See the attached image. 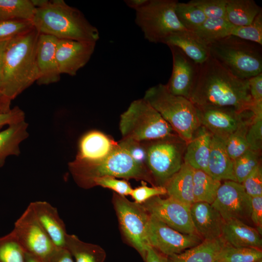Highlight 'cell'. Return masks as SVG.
I'll use <instances>...</instances> for the list:
<instances>
[{"instance_id":"44","label":"cell","mask_w":262,"mask_h":262,"mask_svg":"<svg viewBox=\"0 0 262 262\" xmlns=\"http://www.w3.org/2000/svg\"><path fill=\"white\" fill-rule=\"evenodd\" d=\"M166 194V190L164 186H153L148 187L144 182L141 186L132 189L130 196L137 204H142L150 198Z\"/></svg>"},{"instance_id":"12","label":"cell","mask_w":262,"mask_h":262,"mask_svg":"<svg viewBox=\"0 0 262 262\" xmlns=\"http://www.w3.org/2000/svg\"><path fill=\"white\" fill-rule=\"evenodd\" d=\"M149 215L147 229L148 244L166 257L180 254L203 241L197 234L181 233Z\"/></svg>"},{"instance_id":"8","label":"cell","mask_w":262,"mask_h":262,"mask_svg":"<svg viewBox=\"0 0 262 262\" xmlns=\"http://www.w3.org/2000/svg\"><path fill=\"white\" fill-rule=\"evenodd\" d=\"M178 1L176 0H148L143 6L135 11V22L148 41L163 43L171 34L186 30L180 23L176 14L175 7Z\"/></svg>"},{"instance_id":"14","label":"cell","mask_w":262,"mask_h":262,"mask_svg":"<svg viewBox=\"0 0 262 262\" xmlns=\"http://www.w3.org/2000/svg\"><path fill=\"white\" fill-rule=\"evenodd\" d=\"M224 221L250 220L251 197L242 184L232 180H225L219 187L215 199L211 204Z\"/></svg>"},{"instance_id":"2","label":"cell","mask_w":262,"mask_h":262,"mask_svg":"<svg viewBox=\"0 0 262 262\" xmlns=\"http://www.w3.org/2000/svg\"><path fill=\"white\" fill-rule=\"evenodd\" d=\"M39 35L34 28L8 41L0 77V113L9 112L12 100L37 81Z\"/></svg>"},{"instance_id":"52","label":"cell","mask_w":262,"mask_h":262,"mask_svg":"<svg viewBox=\"0 0 262 262\" xmlns=\"http://www.w3.org/2000/svg\"><path fill=\"white\" fill-rule=\"evenodd\" d=\"M9 40L0 41V77L3 65V57Z\"/></svg>"},{"instance_id":"54","label":"cell","mask_w":262,"mask_h":262,"mask_svg":"<svg viewBox=\"0 0 262 262\" xmlns=\"http://www.w3.org/2000/svg\"><path fill=\"white\" fill-rule=\"evenodd\" d=\"M262 262V261H260V262Z\"/></svg>"},{"instance_id":"38","label":"cell","mask_w":262,"mask_h":262,"mask_svg":"<svg viewBox=\"0 0 262 262\" xmlns=\"http://www.w3.org/2000/svg\"><path fill=\"white\" fill-rule=\"evenodd\" d=\"M261 154L249 149L233 161L234 174L237 182L242 183L261 164Z\"/></svg>"},{"instance_id":"39","label":"cell","mask_w":262,"mask_h":262,"mask_svg":"<svg viewBox=\"0 0 262 262\" xmlns=\"http://www.w3.org/2000/svg\"><path fill=\"white\" fill-rule=\"evenodd\" d=\"M231 35L262 45V11L248 25L234 26Z\"/></svg>"},{"instance_id":"45","label":"cell","mask_w":262,"mask_h":262,"mask_svg":"<svg viewBox=\"0 0 262 262\" xmlns=\"http://www.w3.org/2000/svg\"><path fill=\"white\" fill-rule=\"evenodd\" d=\"M248 81L253 104L252 113L255 115H262V73Z\"/></svg>"},{"instance_id":"26","label":"cell","mask_w":262,"mask_h":262,"mask_svg":"<svg viewBox=\"0 0 262 262\" xmlns=\"http://www.w3.org/2000/svg\"><path fill=\"white\" fill-rule=\"evenodd\" d=\"M227 243L222 237L203 240L199 244L183 252L167 257L168 262H217Z\"/></svg>"},{"instance_id":"33","label":"cell","mask_w":262,"mask_h":262,"mask_svg":"<svg viewBox=\"0 0 262 262\" xmlns=\"http://www.w3.org/2000/svg\"><path fill=\"white\" fill-rule=\"evenodd\" d=\"M35 9L32 0H0V21H32Z\"/></svg>"},{"instance_id":"34","label":"cell","mask_w":262,"mask_h":262,"mask_svg":"<svg viewBox=\"0 0 262 262\" xmlns=\"http://www.w3.org/2000/svg\"><path fill=\"white\" fill-rule=\"evenodd\" d=\"M175 12L180 23L190 31L197 29L207 19L203 12L189 1L187 3L178 1Z\"/></svg>"},{"instance_id":"21","label":"cell","mask_w":262,"mask_h":262,"mask_svg":"<svg viewBox=\"0 0 262 262\" xmlns=\"http://www.w3.org/2000/svg\"><path fill=\"white\" fill-rule=\"evenodd\" d=\"M118 142L98 131H91L80 139L76 159L98 162L108 156L117 147Z\"/></svg>"},{"instance_id":"1","label":"cell","mask_w":262,"mask_h":262,"mask_svg":"<svg viewBox=\"0 0 262 262\" xmlns=\"http://www.w3.org/2000/svg\"><path fill=\"white\" fill-rule=\"evenodd\" d=\"M189 99L196 106L229 107L252 112L248 80L236 77L211 57L198 65Z\"/></svg>"},{"instance_id":"24","label":"cell","mask_w":262,"mask_h":262,"mask_svg":"<svg viewBox=\"0 0 262 262\" xmlns=\"http://www.w3.org/2000/svg\"><path fill=\"white\" fill-rule=\"evenodd\" d=\"M163 43L178 48L198 65L203 63L210 57L209 46L190 31L185 30L174 33L167 37Z\"/></svg>"},{"instance_id":"3","label":"cell","mask_w":262,"mask_h":262,"mask_svg":"<svg viewBox=\"0 0 262 262\" xmlns=\"http://www.w3.org/2000/svg\"><path fill=\"white\" fill-rule=\"evenodd\" d=\"M35 11L32 22L41 34L58 39L97 43L98 29L92 25L81 11L63 0H32Z\"/></svg>"},{"instance_id":"46","label":"cell","mask_w":262,"mask_h":262,"mask_svg":"<svg viewBox=\"0 0 262 262\" xmlns=\"http://www.w3.org/2000/svg\"><path fill=\"white\" fill-rule=\"evenodd\" d=\"M250 197L262 196V167L261 164L241 183Z\"/></svg>"},{"instance_id":"28","label":"cell","mask_w":262,"mask_h":262,"mask_svg":"<svg viewBox=\"0 0 262 262\" xmlns=\"http://www.w3.org/2000/svg\"><path fill=\"white\" fill-rule=\"evenodd\" d=\"M28 124L25 120L8 126L0 131V167L5 164L9 156H18L19 145L29 136Z\"/></svg>"},{"instance_id":"16","label":"cell","mask_w":262,"mask_h":262,"mask_svg":"<svg viewBox=\"0 0 262 262\" xmlns=\"http://www.w3.org/2000/svg\"><path fill=\"white\" fill-rule=\"evenodd\" d=\"M96 45L94 42L58 39L56 58L61 74L76 75L90 59Z\"/></svg>"},{"instance_id":"43","label":"cell","mask_w":262,"mask_h":262,"mask_svg":"<svg viewBox=\"0 0 262 262\" xmlns=\"http://www.w3.org/2000/svg\"><path fill=\"white\" fill-rule=\"evenodd\" d=\"M97 185L110 189L116 194L125 196L130 195L132 190L127 181L112 177H103L94 179L92 182V187Z\"/></svg>"},{"instance_id":"32","label":"cell","mask_w":262,"mask_h":262,"mask_svg":"<svg viewBox=\"0 0 262 262\" xmlns=\"http://www.w3.org/2000/svg\"><path fill=\"white\" fill-rule=\"evenodd\" d=\"M193 180L195 202H204L212 204L215 199L221 181L197 169L193 170Z\"/></svg>"},{"instance_id":"29","label":"cell","mask_w":262,"mask_h":262,"mask_svg":"<svg viewBox=\"0 0 262 262\" xmlns=\"http://www.w3.org/2000/svg\"><path fill=\"white\" fill-rule=\"evenodd\" d=\"M262 8L253 0H227L226 19L234 26L251 23Z\"/></svg>"},{"instance_id":"51","label":"cell","mask_w":262,"mask_h":262,"mask_svg":"<svg viewBox=\"0 0 262 262\" xmlns=\"http://www.w3.org/2000/svg\"><path fill=\"white\" fill-rule=\"evenodd\" d=\"M148 0H125V3L129 7L135 11L143 6Z\"/></svg>"},{"instance_id":"53","label":"cell","mask_w":262,"mask_h":262,"mask_svg":"<svg viewBox=\"0 0 262 262\" xmlns=\"http://www.w3.org/2000/svg\"><path fill=\"white\" fill-rule=\"evenodd\" d=\"M26 262H40L33 256L26 252Z\"/></svg>"},{"instance_id":"42","label":"cell","mask_w":262,"mask_h":262,"mask_svg":"<svg viewBox=\"0 0 262 262\" xmlns=\"http://www.w3.org/2000/svg\"><path fill=\"white\" fill-rule=\"evenodd\" d=\"M246 139L249 149L261 153L262 149V115H254L248 125Z\"/></svg>"},{"instance_id":"30","label":"cell","mask_w":262,"mask_h":262,"mask_svg":"<svg viewBox=\"0 0 262 262\" xmlns=\"http://www.w3.org/2000/svg\"><path fill=\"white\" fill-rule=\"evenodd\" d=\"M76 262H104L106 253L100 246L84 242L74 234H67L66 246Z\"/></svg>"},{"instance_id":"11","label":"cell","mask_w":262,"mask_h":262,"mask_svg":"<svg viewBox=\"0 0 262 262\" xmlns=\"http://www.w3.org/2000/svg\"><path fill=\"white\" fill-rule=\"evenodd\" d=\"M27 253L42 262L56 247L28 206L12 230Z\"/></svg>"},{"instance_id":"18","label":"cell","mask_w":262,"mask_h":262,"mask_svg":"<svg viewBox=\"0 0 262 262\" xmlns=\"http://www.w3.org/2000/svg\"><path fill=\"white\" fill-rule=\"evenodd\" d=\"M58 39L53 36L39 33L36 51V63L38 73L36 83L48 85L60 80L56 58Z\"/></svg>"},{"instance_id":"5","label":"cell","mask_w":262,"mask_h":262,"mask_svg":"<svg viewBox=\"0 0 262 262\" xmlns=\"http://www.w3.org/2000/svg\"><path fill=\"white\" fill-rule=\"evenodd\" d=\"M143 98L170 125L186 144L201 126L196 106L188 98L171 94L165 84L150 87Z\"/></svg>"},{"instance_id":"25","label":"cell","mask_w":262,"mask_h":262,"mask_svg":"<svg viewBox=\"0 0 262 262\" xmlns=\"http://www.w3.org/2000/svg\"><path fill=\"white\" fill-rule=\"evenodd\" d=\"M233 166L234 161L227 154L223 140L213 135L208 160L209 175L220 181H236Z\"/></svg>"},{"instance_id":"22","label":"cell","mask_w":262,"mask_h":262,"mask_svg":"<svg viewBox=\"0 0 262 262\" xmlns=\"http://www.w3.org/2000/svg\"><path fill=\"white\" fill-rule=\"evenodd\" d=\"M262 235L255 228L238 219L224 221L221 237L229 245L237 247L262 249Z\"/></svg>"},{"instance_id":"9","label":"cell","mask_w":262,"mask_h":262,"mask_svg":"<svg viewBox=\"0 0 262 262\" xmlns=\"http://www.w3.org/2000/svg\"><path fill=\"white\" fill-rule=\"evenodd\" d=\"M177 135L143 142L146 150V166L158 186L165 184L183 163V143Z\"/></svg>"},{"instance_id":"23","label":"cell","mask_w":262,"mask_h":262,"mask_svg":"<svg viewBox=\"0 0 262 262\" xmlns=\"http://www.w3.org/2000/svg\"><path fill=\"white\" fill-rule=\"evenodd\" d=\"M212 136L210 131L200 126L192 139L186 144L183 162L194 169L209 174L208 165Z\"/></svg>"},{"instance_id":"19","label":"cell","mask_w":262,"mask_h":262,"mask_svg":"<svg viewBox=\"0 0 262 262\" xmlns=\"http://www.w3.org/2000/svg\"><path fill=\"white\" fill-rule=\"evenodd\" d=\"M190 211L195 230L203 240H214L221 237L224 220L211 204L196 202L191 205Z\"/></svg>"},{"instance_id":"35","label":"cell","mask_w":262,"mask_h":262,"mask_svg":"<svg viewBox=\"0 0 262 262\" xmlns=\"http://www.w3.org/2000/svg\"><path fill=\"white\" fill-rule=\"evenodd\" d=\"M262 260V249L234 247L227 244L223 249L217 262H259Z\"/></svg>"},{"instance_id":"17","label":"cell","mask_w":262,"mask_h":262,"mask_svg":"<svg viewBox=\"0 0 262 262\" xmlns=\"http://www.w3.org/2000/svg\"><path fill=\"white\" fill-rule=\"evenodd\" d=\"M168 47L172 55L173 68L171 77L165 85L171 94L189 99L199 65L178 48Z\"/></svg>"},{"instance_id":"50","label":"cell","mask_w":262,"mask_h":262,"mask_svg":"<svg viewBox=\"0 0 262 262\" xmlns=\"http://www.w3.org/2000/svg\"><path fill=\"white\" fill-rule=\"evenodd\" d=\"M145 261L146 262H168L166 256L148 245L147 247Z\"/></svg>"},{"instance_id":"20","label":"cell","mask_w":262,"mask_h":262,"mask_svg":"<svg viewBox=\"0 0 262 262\" xmlns=\"http://www.w3.org/2000/svg\"><path fill=\"white\" fill-rule=\"evenodd\" d=\"M28 206L55 246L65 247L67 233L57 209L45 201H33Z\"/></svg>"},{"instance_id":"31","label":"cell","mask_w":262,"mask_h":262,"mask_svg":"<svg viewBox=\"0 0 262 262\" xmlns=\"http://www.w3.org/2000/svg\"><path fill=\"white\" fill-rule=\"evenodd\" d=\"M234 26L226 19L212 18L207 19L193 32L207 45L231 35Z\"/></svg>"},{"instance_id":"36","label":"cell","mask_w":262,"mask_h":262,"mask_svg":"<svg viewBox=\"0 0 262 262\" xmlns=\"http://www.w3.org/2000/svg\"><path fill=\"white\" fill-rule=\"evenodd\" d=\"M253 117L240 126L226 139L223 140L226 151L233 161L249 149L246 139V133Z\"/></svg>"},{"instance_id":"13","label":"cell","mask_w":262,"mask_h":262,"mask_svg":"<svg viewBox=\"0 0 262 262\" xmlns=\"http://www.w3.org/2000/svg\"><path fill=\"white\" fill-rule=\"evenodd\" d=\"M196 108L201 126L222 140L254 116L251 111L241 112L232 107L206 106Z\"/></svg>"},{"instance_id":"7","label":"cell","mask_w":262,"mask_h":262,"mask_svg":"<svg viewBox=\"0 0 262 262\" xmlns=\"http://www.w3.org/2000/svg\"><path fill=\"white\" fill-rule=\"evenodd\" d=\"M122 139L143 142L176 135L170 125L143 98L131 102L120 115Z\"/></svg>"},{"instance_id":"4","label":"cell","mask_w":262,"mask_h":262,"mask_svg":"<svg viewBox=\"0 0 262 262\" xmlns=\"http://www.w3.org/2000/svg\"><path fill=\"white\" fill-rule=\"evenodd\" d=\"M68 168L76 182L84 188L92 187L94 179L103 177L142 180L152 184L154 181L147 166L136 161L119 142L105 159L88 162L75 158L68 164Z\"/></svg>"},{"instance_id":"10","label":"cell","mask_w":262,"mask_h":262,"mask_svg":"<svg viewBox=\"0 0 262 262\" xmlns=\"http://www.w3.org/2000/svg\"><path fill=\"white\" fill-rule=\"evenodd\" d=\"M113 202L121 229L131 245L145 261L147 247V229L150 215L142 204L115 194Z\"/></svg>"},{"instance_id":"37","label":"cell","mask_w":262,"mask_h":262,"mask_svg":"<svg viewBox=\"0 0 262 262\" xmlns=\"http://www.w3.org/2000/svg\"><path fill=\"white\" fill-rule=\"evenodd\" d=\"M0 262H26V252L12 231L0 237Z\"/></svg>"},{"instance_id":"27","label":"cell","mask_w":262,"mask_h":262,"mask_svg":"<svg viewBox=\"0 0 262 262\" xmlns=\"http://www.w3.org/2000/svg\"><path fill=\"white\" fill-rule=\"evenodd\" d=\"M193 170L183 162L180 169L164 185L169 197L189 208L195 202L193 193Z\"/></svg>"},{"instance_id":"15","label":"cell","mask_w":262,"mask_h":262,"mask_svg":"<svg viewBox=\"0 0 262 262\" xmlns=\"http://www.w3.org/2000/svg\"><path fill=\"white\" fill-rule=\"evenodd\" d=\"M146 210L171 228L184 234H197L193 226L190 208L168 197H153L142 204ZM198 235V234H197Z\"/></svg>"},{"instance_id":"40","label":"cell","mask_w":262,"mask_h":262,"mask_svg":"<svg viewBox=\"0 0 262 262\" xmlns=\"http://www.w3.org/2000/svg\"><path fill=\"white\" fill-rule=\"evenodd\" d=\"M34 29L32 21L16 19L0 21V41L9 40Z\"/></svg>"},{"instance_id":"48","label":"cell","mask_w":262,"mask_h":262,"mask_svg":"<svg viewBox=\"0 0 262 262\" xmlns=\"http://www.w3.org/2000/svg\"><path fill=\"white\" fill-rule=\"evenodd\" d=\"M25 120L24 112L16 106L6 113H0V130L4 126Z\"/></svg>"},{"instance_id":"49","label":"cell","mask_w":262,"mask_h":262,"mask_svg":"<svg viewBox=\"0 0 262 262\" xmlns=\"http://www.w3.org/2000/svg\"><path fill=\"white\" fill-rule=\"evenodd\" d=\"M72 256L66 247H56L42 262H74Z\"/></svg>"},{"instance_id":"6","label":"cell","mask_w":262,"mask_h":262,"mask_svg":"<svg viewBox=\"0 0 262 262\" xmlns=\"http://www.w3.org/2000/svg\"><path fill=\"white\" fill-rule=\"evenodd\" d=\"M210 57L236 77L248 80L262 73L261 46L229 35L209 45Z\"/></svg>"},{"instance_id":"41","label":"cell","mask_w":262,"mask_h":262,"mask_svg":"<svg viewBox=\"0 0 262 262\" xmlns=\"http://www.w3.org/2000/svg\"><path fill=\"white\" fill-rule=\"evenodd\" d=\"M227 0H192L189 2L199 8L207 18L226 19Z\"/></svg>"},{"instance_id":"47","label":"cell","mask_w":262,"mask_h":262,"mask_svg":"<svg viewBox=\"0 0 262 262\" xmlns=\"http://www.w3.org/2000/svg\"><path fill=\"white\" fill-rule=\"evenodd\" d=\"M250 219L261 235L262 234V196L251 197Z\"/></svg>"}]
</instances>
